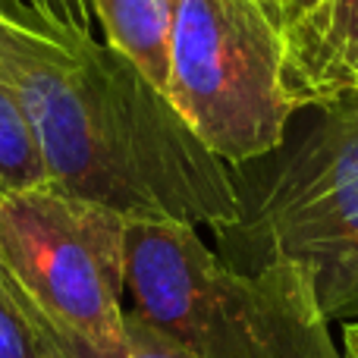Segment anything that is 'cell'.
<instances>
[{
    "label": "cell",
    "mask_w": 358,
    "mask_h": 358,
    "mask_svg": "<svg viewBox=\"0 0 358 358\" xmlns=\"http://www.w3.org/2000/svg\"><path fill=\"white\" fill-rule=\"evenodd\" d=\"M343 358H358V321L355 324H346L343 330Z\"/></svg>",
    "instance_id": "cell-13"
},
{
    "label": "cell",
    "mask_w": 358,
    "mask_h": 358,
    "mask_svg": "<svg viewBox=\"0 0 358 358\" xmlns=\"http://www.w3.org/2000/svg\"><path fill=\"white\" fill-rule=\"evenodd\" d=\"M321 0H283L280 3V16H283V22H289V19L302 16L305 10H311V6H317Z\"/></svg>",
    "instance_id": "cell-12"
},
{
    "label": "cell",
    "mask_w": 358,
    "mask_h": 358,
    "mask_svg": "<svg viewBox=\"0 0 358 358\" xmlns=\"http://www.w3.org/2000/svg\"><path fill=\"white\" fill-rule=\"evenodd\" d=\"M0 66L35 123L57 189L129 220H182L217 236L236 227V176L110 44L0 13Z\"/></svg>",
    "instance_id": "cell-1"
},
{
    "label": "cell",
    "mask_w": 358,
    "mask_h": 358,
    "mask_svg": "<svg viewBox=\"0 0 358 358\" xmlns=\"http://www.w3.org/2000/svg\"><path fill=\"white\" fill-rule=\"evenodd\" d=\"M0 13L63 38H92L98 25L92 0H0Z\"/></svg>",
    "instance_id": "cell-10"
},
{
    "label": "cell",
    "mask_w": 358,
    "mask_h": 358,
    "mask_svg": "<svg viewBox=\"0 0 358 358\" xmlns=\"http://www.w3.org/2000/svg\"><path fill=\"white\" fill-rule=\"evenodd\" d=\"M129 217L54 182L0 195V264L44 321L101 355L126 343Z\"/></svg>",
    "instance_id": "cell-5"
},
{
    "label": "cell",
    "mask_w": 358,
    "mask_h": 358,
    "mask_svg": "<svg viewBox=\"0 0 358 358\" xmlns=\"http://www.w3.org/2000/svg\"><path fill=\"white\" fill-rule=\"evenodd\" d=\"M50 336H54V343L60 346V352L66 358H195V355L185 352V349H179L173 340H167L164 334H157L155 327H148L145 321H138L129 308H126V343H123V349L113 352V355L94 352V349H88L82 340L60 334V330H54V327H50Z\"/></svg>",
    "instance_id": "cell-11"
},
{
    "label": "cell",
    "mask_w": 358,
    "mask_h": 358,
    "mask_svg": "<svg viewBox=\"0 0 358 358\" xmlns=\"http://www.w3.org/2000/svg\"><path fill=\"white\" fill-rule=\"evenodd\" d=\"M255 182H236L239 220L217 236L223 261L252 271L286 261L308 273L324 317L358 311V98L311 107Z\"/></svg>",
    "instance_id": "cell-3"
},
{
    "label": "cell",
    "mask_w": 358,
    "mask_h": 358,
    "mask_svg": "<svg viewBox=\"0 0 358 358\" xmlns=\"http://www.w3.org/2000/svg\"><path fill=\"white\" fill-rule=\"evenodd\" d=\"M264 3H271V6H277V10H280V3H283V0H264Z\"/></svg>",
    "instance_id": "cell-14"
},
{
    "label": "cell",
    "mask_w": 358,
    "mask_h": 358,
    "mask_svg": "<svg viewBox=\"0 0 358 358\" xmlns=\"http://www.w3.org/2000/svg\"><path fill=\"white\" fill-rule=\"evenodd\" d=\"M167 98L227 167L286 142L296 101L283 79V16L264 0H176Z\"/></svg>",
    "instance_id": "cell-4"
},
{
    "label": "cell",
    "mask_w": 358,
    "mask_h": 358,
    "mask_svg": "<svg viewBox=\"0 0 358 358\" xmlns=\"http://www.w3.org/2000/svg\"><path fill=\"white\" fill-rule=\"evenodd\" d=\"M0 358H66L41 311L0 264Z\"/></svg>",
    "instance_id": "cell-9"
},
{
    "label": "cell",
    "mask_w": 358,
    "mask_h": 358,
    "mask_svg": "<svg viewBox=\"0 0 358 358\" xmlns=\"http://www.w3.org/2000/svg\"><path fill=\"white\" fill-rule=\"evenodd\" d=\"M50 173L41 155L35 123L13 79L0 66V195L48 185Z\"/></svg>",
    "instance_id": "cell-8"
},
{
    "label": "cell",
    "mask_w": 358,
    "mask_h": 358,
    "mask_svg": "<svg viewBox=\"0 0 358 358\" xmlns=\"http://www.w3.org/2000/svg\"><path fill=\"white\" fill-rule=\"evenodd\" d=\"M129 311L195 358H343L308 273L242 271L182 220H129Z\"/></svg>",
    "instance_id": "cell-2"
},
{
    "label": "cell",
    "mask_w": 358,
    "mask_h": 358,
    "mask_svg": "<svg viewBox=\"0 0 358 358\" xmlns=\"http://www.w3.org/2000/svg\"><path fill=\"white\" fill-rule=\"evenodd\" d=\"M92 10L104 44L167 94L176 0H92Z\"/></svg>",
    "instance_id": "cell-7"
},
{
    "label": "cell",
    "mask_w": 358,
    "mask_h": 358,
    "mask_svg": "<svg viewBox=\"0 0 358 358\" xmlns=\"http://www.w3.org/2000/svg\"><path fill=\"white\" fill-rule=\"evenodd\" d=\"M283 79L299 110L358 98V0H321L283 22Z\"/></svg>",
    "instance_id": "cell-6"
}]
</instances>
